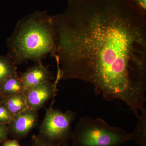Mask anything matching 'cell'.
I'll return each instance as SVG.
<instances>
[{"mask_svg":"<svg viewBox=\"0 0 146 146\" xmlns=\"http://www.w3.org/2000/svg\"><path fill=\"white\" fill-rule=\"evenodd\" d=\"M135 3L141 11L146 15V0H131Z\"/></svg>","mask_w":146,"mask_h":146,"instance_id":"9a60e30c","label":"cell"},{"mask_svg":"<svg viewBox=\"0 0 146 146\" xmlns=\"http://www.w3.org/2000/svg\"><path fill=\"white\" fill-rule=\"evenodd\" d=\"M3 103L13 116L29 108L25 92L3 97Z\"/></svg>","mask_w":146,"mask_h":146,"instance_id":"ba28073f","label":"cell"},{"mask_svg":"<svg viewBox=\"0 0 146 146\" xmlns=\"http://www.w3.org/2000/svg\"><path fill=\"white\" fill-rule=\"evenodd\" d=\"M18 74L17 67L6 55H0V84L11 76Z\"/></svg>","mask_w":146,"mask_h":146,"instance_id":"8fae6325","label":"cell"},{"mask_svg":"<svg viewBox=\"0 0 146 146\" xmlns=\"http://www.w3.org/2000/svg\"><path fill=\"white\" fill-rule=\"evenodd\" d=\"M24 92V86L18 74L9 77L0 84V94L3 97Z\"/></svg>","mask_w":146,"mask_h":146,"instance_id":"30bf717a","label":"cell"},{"mask_svg":"<svg viewBox=\"0 0 146 146\" xmlns=\"http://www.w3.org/2000/svg\"><path fill=\"white\" fill-rule=\"evenodd\" d=\"M32 143L30 146H59L44 141L37 135H33L31 138Z\"/></svg>","mask_w":146,"mask_h":146,"instance_id":"4fadbf2b","label":"cell"},{"mask_svg":"<svg viewBox=\"0 0 146 146\" xmlns=\"http://www.w3.org/2000/svg\"><path fill=\"white\" fill-rule=\"evenodd\" d=\"M51 106L46 110L44 117L39 128L37 136L50 143L59 146L68 145L72 140V123L76 117L71 110L63 112Z\"/></svg>","mask_w":146,"mask_h":146,"instance_id":"277c9868","label":"cell"},{"mask_svg":"<svg viewBox=\"0 0 146 146\" xmlns=\"http://www.w3.org/2000/svg\"><path fill=\"white\" fill-rule=\"evenodd\" d=\"M3 100V97L1 96V94H0V103L2 102Z\"/></svg>","mask_w":146,"mask_h":146,"instance_id":"e0dca14e","label":"cell"},{"mask_svg":"<svg viewBox=\"0 0 146 146\" xmlns=\"http://www.w3.org/2000/svg\"><path fill=\"white\" fill-rule=\"evenodd\" d=\"M24 86V92L29 89L53 78L52 74L42 65V62L36 63L22 73L20 76Z\"/></svg>","mask_w":146,"mask_h":146,"instance_id":"52a82bcc","label":"cell"},{"mask_svg":"<svg viewBox=\"0 0 146 146\" xmlns=\"http://www.w3.org/2000/svg\"><path fill=\"white\" fill-rule=\"evenodd\" d=\"M3 146H21L18 140L13 139V140H7L3 143Z\"/></svg>","mask_w":146,"mask_h":146,"instance_id":"2e32d148","label":"cell"},{"mask_svg":"<svg viewBox=\"0 0 146 146\" xmlns=\"http://www.w3.org/2000/svg\"><path fill=\"white\" fill-rule=\"evenodd\" d=\"M62 146H69V145H68H68H63Z\"/></svg>","mask_w":146,"mask_h":146,"instance_id":"ac0fdd59","label":"cell"},{"mask_svg":"<svg viewBox=\"0 0 146 146\" xmlns=\"http://www.w3.org/2000/svg\"><path fill=\"white\" fill-rule=\"evenodd\" d=\"M7 55L19 65L29 60L42 62L55 50L52 16L46 11H35L18 21L7 42Z\"/></svg>","mask_w":146,"mask_h":146,"instance_id":"7a4b0ae2","label":"cell"},{"mask_svg":"<svg viewBox=\"0 0 146 146\" xmlns=\"http://www.w3.org/2000/svg\"><path fill=\"white\" fill-rule=\"evenodd\" d=\"M38 119L37 111L30 108L14 115L7 125L9 135L18 141L23 139L38 125Z\"/></svg>","mask_w":146,"mask_h":146,"instance_id":"5b68a950","label":"cell"},{"mask_svg":"<svg viewBox=\"0 0 146 146\" xmlns=\"http://www.w3.org/2000/svg\"><path fill=\"white\" fill-rule=\"evenodd\" d=\"M133 132L129 133V141H134L138 146H146V109L141 111Z\"/></svg>","mask_w":146,"mask_h":146,"instance_id":"9c48e42d","label":"cell"},{"mask_svg":"<svg viewBox=\"0 0 146 146\" xmlns=\"http://www.w3.org/2000/svg\"><path fill=\"white\" fill-rule=\"evenodd\" d=\"M60 81L57 77L53 82H45L33 86L25 92L29 108L38 111L44 106L51 99L56 96L58 84Z\"/></svg>","mask_w":146,"mask_h":146,"instance_id":"8992f818","label":"cell"},{"mask_svg":"<svg viewBox=\"0 0 146 146\" xmlns=\"http://www.w3.org/2000/svg\"><path fill=\"white\" fill-rule=\"evenodd\" d=\"M129 138V133L122 128L86 116L80 119L71 141L72 146H122Z\"/></svg>","mask_w":146,"mask_h":146,"instance_id":"3957f363","label":"cell"},{"mask_svg":"<svg viewBox=\"0 0 146 146\" xmlns=\"http://www.w3.org/2000/svg\"><path fill=\"white\" fill-rule=\"evenodd\" d=\"M13 115L11 114L5 105L2 102L0 103V123L7 124L13 118Z\"/></svg>","mask_w":146,"mask_h":146,"instance_id":"7c38bea8","label":"cell"},{"mask_svg":"<svg viewBox=\"0 0 146 146\" xmlns=\"http://www.w3.org/2000/svg\"><path fill=\"white\" fill-rule=\"evenodd\" d=\"M52 18L60 80L89 82L138 117L146 101L145 15L131 0H69Z\"/></svg>","mask_w":146,"mask_h":146,"instance_id":"6da1fadb","label":"cell"},{"mask_svg":"<svg viewBox=\"0 0 146 146\" xmlns=\"http://www.w3.org/2000/svg\"><path fill=\"white\" fill-rule=\"evenodd\" d=\"M9 135L7 125L0 123V144L3 143L7 140Z\"/></svg>","mask_w":146,"mask_h":146,"instance_id":"5bb4252c","label":"cell"}]
</instances>
